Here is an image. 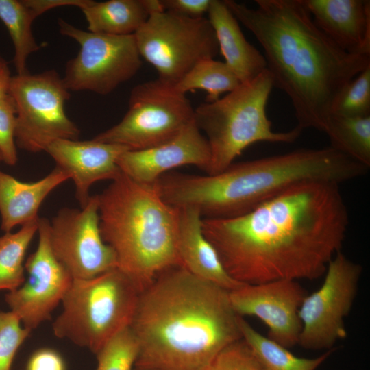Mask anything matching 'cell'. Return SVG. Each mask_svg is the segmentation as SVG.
I'll use <instances>...</instances> for the list:
<instances>
[{
  "mask_svg": "<svg viewBox=\"0 0 370 370\" xmlns=\"http://www.w3.org/2000/svg\"><path fill=\"white\" fill-rule=\"evenodd\" d=\"M339 185L295 184L242 215L203 219L204 235L241 283L316 280L341 251L349 225Z\"/></svg>",
  "mask_w": 370,
  "mask_h": 370,
  "instance_id": "6da1fadb",
  "label": "cell"
},
{
  "mask_svg": "<svg viewBox=\"0 0 370 370\" xmlns=\"http://www.w3.org/2000/svg\"><path fill=\"white\" fill-rule=\"evenodd\" d=\"M224 2L264 50L273 87L290 99L302 130L323 132L347 84L370 66V56L349 53L314 23L303 0H256V8Z\"/></svg>",
  "mask_w": 370,
  "mask_h": 370,
  "instance_id": "7a4b0ae2",
  "label": "cell"
},
{
  "mask_svg": "<svg viewBox=\"0 0 370 370\" xmlns=\"http://www.w3.org/2000/svg\"><path fill=\"white\" fill-rule=\"evenodd\" d=\"M228 292L181 266L159 274L140 293L130 325L138 344L135 367L207 370L242 338Z\"/></svg>",
  "mask_w": 370,
  "mask_h": 370,
  "instance_id": "3957f363",
  "label": "cell"
},
{
  "mask_svg": "<svg viewBox=\"0 0 370 370\" xmlns=\"http://www.w3.org/2000/svg\"><path fill=\"white\" fill-rule=\"evenodd\" d=\"M353 160L328 147L299 149L254 160L232 163L207 175L166 173L155 182L168 204L194 207L203 219L245 214L288 187L306 181L341 184L352 179Z\"/></svg>",
  "mask_w": 370,
  "mask_h": 370,
  "instance_id": "277c9868",
  "label": "cell"
},
{
  "mask_svg": "<svg viewBox=\"0 0 370 370\" xmlns=\"http://www.w3.org/2000/svg\"><path fill=\"white\" fill-rule=\"evenodd\" d=\"M98 195L102 238L141 292L164 271L181 266L177 208L162 199L154 183L121 173Z\"/></svg>",
  "mask_w": 370,
  "mask_h": 370,
  "instance_id": "5b68a950",
  "label": "cell"
},
{
  "mask_svg": "<svg viewBox=\"0 0 370 370\" xmlns=\"http://www.w3.org/2000/svg\"><path fill=\"white\" fill-rule=\"evenodd\" d=\"M273 88L267 70L254 79L194 111V120L206 135L211 153L207 173H220L234 163L245 149L257 142L293 143L302 130L275 132L266 106Z\"/></svg>",
  "mask_w": 370,
  "mask_h": 370,
  "instance_id": "8992f818",
  "label": "cell"
},
{
  "mask_svg": "<svg viewBox=\"0 0 370 370\" xmlns=\"http://www.w3.org/2000/svg\"><path fill=\"white\" fill-rule=\"evenodd\" d=\"M141 291L118 267L90 279H73L53 323L58 338L96 354L130 327Z\"/></svg>",
  "mask_w": 370,
  "mask_h": 370,
  "instance_id": "52a82bcc",
  "label": "cell"
},
{
  "mask_svg": "<svg viewBox=\"0 0 370 370\" xmlns=\"http://www.w3.org/2000/svg\"><path fill=\"white\" fill-rule=\"evenodd\" d=\"M134 37L140 57L155 68L160 82L172 88L198 62L219 53L214 29L204 17L155 12Z\"/></svg>",
  "mask_w": 370,
  "mask_h": 370,
  "instance_id": "ba28073f",
  "label": "cell"
},
{
  "mask_svg": "<svg viewBox=\"0 0 370 370\" xmlns=\"http://www.w3.org/2000/svg\"><path fill=\"white\" fill-rule=\"evenodd\" d=\"M9 94L16 106L15 140L21 149L45 151L57 140H78L80 131L64 110L71 95L55 70L16 74Z\"/></svg>",
  "mask_w": 370,
  "mask_h": 370,
  "instance_id": "9c48e42d",
  "label": "cell"
},
{
  "mask_svg": "<svg viewBox=\"0 0 370 370\" xmlns=\"http://www.w3.org/2000/svg\"><path fill=\"white\" fill-rule=\"evenodd\" d=\"M128 104L121 121L94 140L143 150L172 140L194 120L195 110L186 95L158 79L134 87Z\"/></svg>",
  "mask_w": 370,
  "mask_h": 370,
  "instance_id": "30bf717a",
  "label": "cell"
},
{
  "mask_svg": "<svg viewBox=\"0 0 370 370\" xmlns=\"http://www.w3.org/2000/svg\"><path fill=\"white\" fill-rule=\"evenodd\" d=\"M60 33L75 40L80 50L66 66L62 78L70 91H90L105 95L132 79L142 60L134 34L114 36L79 29L62 18Z\"/></svg>",
  "mask_w": 370,
  "mask_h": 370,
  "instance_id": "8fae6325",
  "label": "cell"
},
{
  "mask_svg": "<svg viewBox=\"0 0 370 370\" xmlns=\"http://www.w3.org/2000/svg\"><path fill=\"white\" fill-rule=\"evenodd\" d=\"M362 269L341 251L330 261L321 286L305 296L299 310L302 347L328 350L346 338L344 319L353 306Z\"/></svg>",
  "mask_w": 370,
  "mask_h": 370,
  "instance_id": "7c38bea8",
  "label": "cell"
},
{
  "mask_svg": "<svg viewBox=\"0 0 370 370\" xmlns=\"http://www.w3.org/2000/svg\"><path fill=\"white\" fill-rule=\"evenodd\" d=\"M99 212L95 195L80 210H60L50 222L52 251L73 279H90L117 267L115 252L102 238Z\"/></svg>",
  "mask_w": 370,
  "mask_h": 370,
  "instance_id": "4fadbf2b",
  "label": "cell"
},
{
  "mask_svg": "<svg viewBox=\"0 0 370 370\" xmlns=\"http://www.w3.org/2000/svg\"><path fill=\"white\" fill-rule=\"evenodd\" d=\"M49 226L47 219L39 217L38 247L24 264L28 278L19 288L5 296L10 311L31 331L51 319V313L62 302L73 280L52 251Z\"/></svg>",
  "mask_w": 370,
  "mask_h": 370,
  "instance_id": "5bb4252c",
  "label": "cell"
},
{
  "mask_svg": "<svg viewBox=\"0 0 370 370\" xmlns=\"http://www.w3.org/2000/svg\"><path fill=\"white\" fill-rule=\"evenodd\" d=\"M306 295L297 280L289 279L244 284L228 292L238 316L260 319L268 328L267 337L286 348L299 343L301 330L299 310Z\"/></svg>",
  "mask_w": 370,
  "mask_h": 370,
  "instance_id": "9a60e30c",
  "label": "cell"
},
{
  "mask_svg": "<svg viewBox=\"0 0 370 370\" xmlns=\"http://www.w3.org/2000/svg\"><path fill=\"white\" fill-rule=\"evenodd\" d=\"M210 160L208 140L193 120L166 143L146 149L125 151L117 164L132 180L153 184L169 171L183 165L197 166L208 173Z\"/></svg>",
  "mask_w": 370,
  "mask_h": 370,
  "instance_id": "2e32d148",
  "label": "cell"
},
{
  "mask_svg": "<svg viewBox=\"0 0 370 370\" xmlns=\"http://www.w3.org/2000/svg\"><path fill=\"white\" fill-rule=\"evenodd\" d=\"M127 147L94 139H60L45 151L54 160L56 167L69 175L75 185V197L81 208L88 202L89 188L99 180L116 179L122 172L117 161Z\"/></svg>",
  "mask_w": 370,
  "mask_h": 370,
  "instance_id": "e0dca14e",
  "label": "cell"
},
{
  "mask_svg": "<svg viewBox=\"0 0 370 370\" xmlns=\"http://www.w3.org/2000/svg\"><path fill=\"white\" fill-rule=\"evenodd\" d=\"M315 25L339 48L370 56L369 0H303Z\"/></svg>",
  "mask_w": 370,
  "mask_h": 370,
  "instance_id": "ac0fdd59",
  "label": "cell"
},
{
  "mask_svg": "<svg viewBox=\"0 0 370 370\" xmlns=\"http://www.w3.org/2000/svg\"><path fill=\"white\" fill-rule=\"evenodd\" d=\"M177 252L181 267L206 282L228 291L244 284L224 269L214 247L202 231L203 217L194 207H177Z\"/></svg>",
  "mask_w": 370,
  "mask_h": 370,
  "instance_id": "d6986e66",
  "label": "cell"
},
{
  "mask_svg": "<svg viewBox=\"0 0 370 370\" xmlns=\"http://www.w3.org/2000/svg\"><path fill=\"white\" fill-rule=\"evenodd\" d=\"M207 14L224 62L241 84L254 79L267 70L264 55L246 40L238 20L224 0H212Z\"/></svg>",
  "mask_w": 370,
  "mask_h": 370,
  "instance_id": "ffe728a7",
  "label": "cell"
},
{
  "mask_svg": "<svg viewBox=\"0 0 370 370\" xmlns=\"http://www.w3.org/2000/svg\"><path fill=\"white\" fill-rule=\"evenodd\" d=\"M65 172L56 167L49 175L34 182H23L0 171L1 228L9 232L38 219V209L47 196L69 180Z\"/></svg>",
  "mask_w": 370,
  "mask_h": 370,
  "instance_id": "44dd1931",
  "label": "cell"
},
{
  "mask_svg": "<svg viewBox=\"0 0 370 370\" xmlns=\"http://www.w3.org/2000/svg\"><path fill=\"white\" fill-rule=\"evenodd\" d=\"M81 10L89 32L114 36L134 35L151 14L164 11L160 0H90Z\"/></svg>",
  "mask_w": 370,
  "mask_h": 370,
  "instance_id": "7402d4cb",
  "label": "cell"
},
{
  "mask_svg": "<svg viewBox=\"0 0 370 370\" xmlns=\"http://www.w3.org/2000/svg\"><path fill=\"white\" fill-rule=\"evenodd\" d=\"M242 338L254 352L265 370H316L334 349L314 358H300L256 331L243 317H238Z\"/></svg>",
  "mask_w": 370,
  "mask_h": 370,
  "instance_id": "603a6c76",
  "label": "cell"
},
{
  "mask_svg": "<svg viewBox=\"0 0 370 370\" xmlns=\"http://www.w3.org/2000/svg\"><path fill=\"white\" fill-rule=\"evenodd\" d=\"M332 148L370 166V116H345L332 114L323 130Z\"/></svg>",
  "mask_w": 370,
  "mask_h": 370,
  "instance_id": "cb8c5ba5",
  "label": "cell"
},
{
  "mask_svg": "<svg viewBox=\"0 0 370 370\" xmlns=\"http://www.w3.org/2000/svg\"><path fill=\"white\" fill-rule=\"evenodd\" d=\"M34 19L22 1L0 0V20L6 27L14 45L13 62L17 75L28 73L26 64L29 56L42 47L36 42L32 34Z\"/></svg>",
  "mask_w": 370,
  "mask_h": 370,
  "instance_id": "d4e9b609",
  "label": "cell"
},
{
  "mask_svg": "<svg viewBox=\"0 0 370 370\" xmlns=\"http://www.w3.org/2000/svg\"><path fill=\"white\" fill-rule=\"evenodd\" d=\"M38 219L21 225L16 232L0 236V291H12L25 282V255L38 232Z\"/></svg>",
  "mask_w": 370,
  "mask_h": 370,
  "instance_id": "484cf974",
  "label": "cell"
},
{
  "mask_svg": "<svg viewBox=\"0 0 370 370\" xmlns=\"http://www.w3.org/2000/svg\"><path fill=\"white\" fill-rule=\"evenodd\" d=\"M241 84L225 62L208 58L195 65L173 88L183 95L197 89L205 90L206 102H213L223 93L234 90Z\"/></svg>",
  "mask_w": 370,
  "mask_h": 370,
  "instance_id": "4316f807",
  "label": "cell"
},
{
  "mask_svg": "<svg viewBox=\"0 0 370 370\" xmlns=\"http://www.w3.org/2000/svg\"><path fill=\"white\" fill-rule=\"evenodd\" d=\"M95 354L97 370H134L138 344L127 327L108 341Z\"/></svg>",
  "mask_w": 370,
  "mask_h": 370,
  "instance_id": "83f0119b",
  "label": "cell"
},
{
  "mask_svg": "<svg viewBox=\"0 0 370 370\" xmlns=\"http://www.w3.org/2000/svg\"><path fill=\"white\" fill-rule=\"evenodd\" d=\"M332 114L345 116H370V66L345 88Z\"/></svg>",
  "mask_w": 370,
  "mask_h": 370,
  "instance_id": "f1b7e54d",
  "label": "cell"
},
{
  "mask_svg": "<svg viewBox=\"0 0 370 370\" xmlns=\"http://www.w3.org/2000/svg\"><path fill=\"white\" fill-rule=\"evenodd\" d=\"M30 332L14 313L0 311V370H10L17 350Z\"/></svg>",
  "mask_w": 370,
  "mask_h": 370,
  "instance_id": "f546056e",
  "label": "cell"
},
{
  "mask_svg": "<svg viewBox=\"0 0 370 370\" xmlns=\"http://www.w3.org/2000/svg\"><path fill=\"white\" fill-rule=\"evenodd\" d=\"M207 370H265L250 347L241 338L225 347Z\"/></svg>",
  "mask_w": 370,
  "mask_h": 370,
  "instance_id": "4dcf8cb0",
  "label": "cell"
},
{
  "mask_svg": "<svg viewBox=\"0 0 370 370\" xmlns=\"http://www.w3.org/2000/svg\"><path fill=\"white\" fill-rule=\"evenodd\" d=\"M16 110L10 94L0 99V153L2 161L8 165L17 162L15 140Z\"/></svg>",
  "mask_w": 370,
  "mask_h": 370,
  "instance_id": "1f68e13d",
  "label": "cell"
},
{
  "mask_svg": "<svg viewBox=\"0 0 370 370\" xmlns=\"http://www.w3.org/2000/svg\"><path fill=\"white\" fill-rule=\"evenodd\" d=\"M164 11L190 18H203L212 0H160Z\"/></svg>",
  "mask_w": 370,
  "mask_h": 370,
  "instance_id": "d6a6232c",
  "label": "cell"
},
{
  "mask_svg": "<svg viewBox=\"0 0 370 370\" xmlns=\"http://www.w3.org/2000/svg\"><path fill=\"white\" fill-rule=\"evenodd\" d=\"M25 370H66V365L59 352L50 348H41L30 356Z\"/></svg>",
  "mask_w": 370,
  "mask_h": 370,
  "instance_id": "836d02e7",
  "label": "cell"
},
{
  "mask_svg": "<svg viewBox=\"0 0 370 370\" xmlns=\"http://www.w3.org/2000/svg\"><path fill=\"white\" fill-rule=\"evenodd\" d=\"M90 0H22L36 18L44 12L62 6H75L80 9L85 7Z\"/></svg>",
  "mask_w": 370,
  "mask_h": 370,
  "instance_id": "e575fe53",
  "label": "cell"
},
{
  "mask_svg": "<svg viewBox=\"0 0 370 370\" xmlns=\"http://www.w3.org/2000/svg\"><path fill=\"white\" fill-rule=\"evenodd\" d=\"M12 77L7 63L0 65V99L9 94Z\"/></svg>",
  "mask_w": 370,
  "mask_h": 370,
  "instance_id": "d590c367",
  "label": "cell"
},
{
  "mask_svg": "<svg viewBox=\"0 0 370 370\" xmlns=\"http://www.w3.org/2000/svg\"><path fill=\"white\" fill-rule=\"evenodd\" d=\"M7 63L5 60L0 56V65Z\"/></svg>",
  "mask_w": 370,
  "mask_h": 370,
  "instance_id": "8d00e7d4",
  "label": "cell"
},
{
  "mask_svg": "<svg viewBox=\"0 0 370 370\" xmlns=\"http://www.w3.org/2000/svg\"><path fill=\"white\" fill-rule=\"evenodd\" d=\"M134 370H153V369H144V368H139V367H134Z\"/></svg>",
  "mask_w": 370,
  "mask_h": 370,
  "instance_id": "74e56055",
  "label": "cell"
},
{
  "mask_svg": "<svg viewBox=\"0 0 370 370\" xmlns=\"http://www.w3.org/2000/svg\"><path fill=\"white\" fill-rule=\"evenodd\" d=\"M1 161H2V156H1V154L0 153V162H1Z\"/></svg>",
  "mask_w": 370,
  "mask_h": 370,
  "instance_id": "f35d334b",
  "label": "cell"
}]
</instances>
